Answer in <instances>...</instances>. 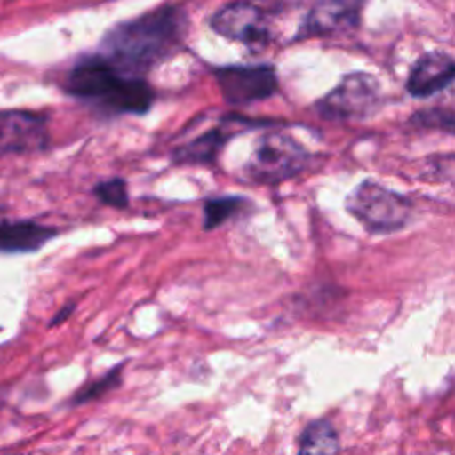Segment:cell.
Masks as SVG:
<instances>
[{
  "instance_id": "277c9868",
  "label": "cell",
  "mask_w": 455,
  "mask_h": 455,
  "mask_svg": "<svg viewBox=\"0 0 455 455\" xmlns=\"http://www.w3.org/2000/svg\"><path fill=\"white\" fill-rule=\"evenodd\" d=\"M313 155L295 137L268 130L261 133L243 165L245 176L258 185H277L304 172Z\"/></svg>"
},
{
  "instance_id": "9a60e30c",
  "label": "cell",
  "mask_w": 455,
  "mask_h": 455,
  "mask_svg": "<svg viewBox=\"0 0 455 455\" xmlns=\"http://www.w3.org/2000/svg\"><path fill=\"white\" fill-rule=\"evenodd\" d=\"M409 124L416 130H437L451 135L455 128V119L450 108L428 107L412 112V116L409 117Z\"/></svg>"
},
{
  "instance_id": "52a82bcc",
  "label": "cell",
  "mask_w": 455,
  "mask_h": 455,
  "mask_svg": "<svg viewBox=\"0 0 455 455\" xmlns=\"http://www.w3.org/2000/svg\"><path fill=\"white\" fill-rule=\"evenodd\" d=\"M210 28L229 41H236L261 52L272 41L270 14L251 2H231L220 5L208 21Z\"/></svg>"
},
{
  "instance_id": "ac0fdd59",
  "label": "cell",
  "mask_w": 455,
  "mask_h": 455,
  "mask_svg": "<svg viewBox=\"0 0 455 455\" xmlns=\"http://www.w3.org/2000/svg\"><path fill=\"white\" fill-rule=\"evenodd\" d=\"M75 307H76V304H75V302H68L64 307H60V309H59V313L53 316V320L50 322V327H55V325L62 323L64 320H68V318L71 316V313L75 311Z\"/></svg>"
},
{
  "instance_id": "ba28073f",
  "label": "cell",
  "mask_w": 455,
  "mask_h": 455,
  "mask_svg": "<svg viewBox=\"0 0 455 455\" xmlns=\"http://www.w3.org/2000/svg\"><path fill=\"white\" fill-rule=\"evenodd\" d=\"M50 144L48 117L30 110H0V158L37 153Z\"/></svg>"
},
{
  "instance_id": "7a4b0ae2",
  "label": "cell",
  "mask_w": 455,
  "mask_h": 455,
  "mask_svg": "<svg viewBox=\"0 0 455 455\" xmlns=\"http://www.w3.org/2000/svg\"><path fill=\"white\" fill-rule=\"evenodd\" d=\"M64 91L110 114L144 116L155 103V91L146 78L123 75L100 53L80 57L69 68Z\"/></svg>"
},
{
  "instance_id": "e0dca14e",
  "label": "cell",
  "mask_w": 455,
  "mask_h": 455,
  "mask_svg": "<svg viewBox=\"0 0 455 455\" xmlns=\"http://www.w3.org/2000/svg\"><path fill=\"white\" fill-rule=\"evenodd\" d=\"M123 368H124V363L110 368L103 377L96 379L94 382L84 386L75 396H73V403H85V402H91V400H96L100 396H103L105 393L116 389L119 384H121V375H123Z\"/></svg>"
},
{
  "instance_id": "9c48e42d",
  "label": "cell",
  "mask_w": 455,
  "mask_h": 455,
  "mask_svg": "<svg viewBox=\"0 0 455 455\" xmlns=\"http://www.w3.org/2000/svg\"><path fill=\"white\" fill-rule=\"evenodd\" d=\"M363 4L345 0H322L304 14L291 41L338 36L355 30L361 25Z\"/></svg>"
},
{
  "instance_id": "30bf717a",
  "label": "cell",
  "mask_w": 455,
  "mask_h": 455,
  "mask_svg": "<svg viewBox=\"0 0 455 455\" xmlns=\"http://www.w3.org/2000/svg\"><path fill=\"white\" fill-rule=\"evenodd\" d=\"M258 123L245 124V119L238 116L224 117L222 123L215 128L203 132L192 140L178 146L171 153V160L176 165H212L217 162L220 151L228 144L229 139L238 135L240 132L254 128Z\"/></svg>"
},
{
  "instance_id": "3957f363",
  "label": "cell",
  "mask_w": 455,
  "mask_h": 455,
  "mask_svg": "<svg viewBox=\"0 0 455 455\" xmlns=\"http://www.w3.org/2000/svg\"><path fill=\"white\" fill-rule=\"evenodd\" d=\"M345 210L370 235H391L412 219V201L377 180L359 181L345 197Z\"/></svg>"
},
{
  "instance_id": "2e32d148",
  "label": "cell",
  "mask_w": 455,
  "mask_h": 455,
  "mask_svg": "<svg viewBox=\"0 0 455 455\" xmlns=\"http://www.w3.org/2000/svg\"><path fill=\"white\" fill-rule=\"evenodd\" d=\"M92 194L96 199L110 208L116 210H126L130 204V194H128V183L121 176H114L108 180H103L94 185Z\"/></svg>"
},
{
  "instance_id": "8fae6325",
  "label": "cell",
  "mask_w": 455,
  "mask_h": 455,
  "mask_svg": "<svg viewBox=\"0 0 455 455\" xmlns=\"http://www.w3.org/2000/svg\"><path fill=\"white\" fill-rule=\"evenodd\" d=\"M455 78V62L450 53L434 50L419 55L409 69L405 91L418 100L435 96L448 89Z\"/></svg>"
},
{
  "instance_id": "5bb4252c",
  "label": "cell",
  "mask_w": 455,
  "mask_h": 455,
  "mask_svg": "<svg viewBox=\"0 0 455 455\" xmlns=\"http://www.w3.org/2000/svg\"><path fill=\"white\" fill-rule=\"evenodd\" d=\"M249 206L247 197L242 196H215L203 203V229L213 231L228 220L240 215Z\"/></svg>"
},
{
  "instance_id": "8992f818",
  "label": "cell",
  "mask_w": 455,
  "mask_h": 455,
  "mask_svg": "<svg viewBox=\"0 0 455 455\" xmlns=\"http://www.w3.org/2000/svg\"><path fill=\"white\" fill-rule=\"evenodd\" d=\"M224 101L231 107H249L272 98L279 89L275 66L258 64H226L212 69Z\"/></svg>"
},
{
  "instance_id": "d6986e66",
  "label": "cell",
  "mask_w": 455,
  "mask_h": 455,
  "mask_svg": "<svg viewBox=\"0 0 455 455\" xmlns=\"http://www.w3.org/2000/svg\"><path fill=\"white\" fill-rule=\"evenodd\" d=\"M0 403H2V400H0Z\"/></svg>"
},
{
  "instance_id": "6da1fadb",
  "label": "cell",
  "mask_w": 455,
  "mask_h": 455,
  "mask_svg": "<svg viewBox=\"0 0 455 455\" xmlns=\"http://www.w3.org/2000/svg\"><path fill=\"white\" fill-rule=\"evenodd\" d=\"M190 18L183 5L164 4L110 27L100 41L103 55L123 75H146L183 50Z\"/></svg>"
},
{
  "instance_id": "4fadbf2b",
  "label": "cell",
  "mask_w": 455,
  "mask_h": 455,
  "mask_svg": "<svg viewBox=\"0 0 455 455\" xmlns=\"http://www.w3.org/2000/svg\"><path fill=\"white\" fill-rule=\"evenodd\" d=\"M339 450L338 432L329 419L311 421L299 437L297 455H336Z\"/></svg>"
},
{
  "instance_id": "5b68a950",
  "label": "cell",
  "mask_w": 455,
  "mask_h": 455,
  "mask_svg": "<svg viewBox=\"0 0 455 455\" xmlns=\"http://www.w3.org/2000/svg\"><path fill=\"white\" fill-rule=\"evenodd\" d=\"M380 82L368 71L345 73L339 82L315 103V112L325 121H363L382 105Z\"/></svg>"
},
{
  "instance_id": "7c38bea8",
  "label": "cell",
  "mask_w": 455,
  "mask_h": 455,
  "mask_svg": "<svg viewBox=\"0 0 455 455\" xmlns=\"http://www.w3.org/2000/svg\"><path fill=\"white\" fill-rule=\"evenodd\" d=\"M57 235V228L36 220L0 222V252H36Z\"/></svg>"
}]
</instances>
